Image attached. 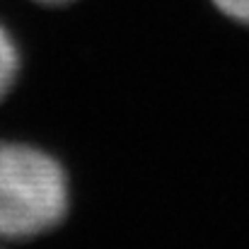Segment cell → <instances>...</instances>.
<instances>
[{
  "label": "cell",
  "mask_w": 249,
  "mask_h": 249,
  "mask_svg": "<svg viewBox=\"0 0 249 249\" xmlns=\"http://www.w3.org/2000/svg\"><path fill=\"white\" fill-rule=\"evenodd\" d=\"M22 68V56L19 49L12 39V34L0 24V102L12 92Z\"/></svg>",
  "instance_id": "2"
},
{
  "label": "cell",
  "mask_w": 249,
  "mask_h": 249,
  "mask_svg": "<svg viewBox=\"0 0 249 249\" xmlns=\"http://www.w3.org/2000/svg\"><path fill=\"white\" fill-rule=\"evenodd\" d=\"M36 2H41V5H66L71 0H36Z\"/></svg>",
  "instance_id": "4"
},
{
  "label": "cell",
  "mask_w": 249,
  "mask_h": 249,
  "mask_svg": "<svg viewBox=\"0 0 249 249\" xmlns=\"http://www.w3.org/2000/svg\"><path fill=\"white\" fill-rule=\"evenodd\" d=\"M225 17L249 27V0H211Z\"/></svg>",
  "instance_id": "3"
},
{
  "label": "cell",
  "mask_w": 249,
  "mask_h": 249,
  "mask_svg": "<svg viewBox=\"0 0 249 249\" xmlns=\"http://www.w3.org/2000/svg\"><path fill=\"white\" fill-rule=\"evenodd\" d=\"M71 211L68 172L29 143H0V237L32 240L58 228Z\"/></svg>",
  "instance_id": "1"
}]
</instances>
